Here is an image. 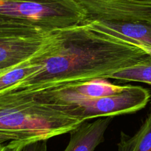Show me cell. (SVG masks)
Instances as JSON below:
<instances>
[{
	"label": "cell",
	"mask_w": 151,
	"mask_h": 151,
	"mask_svg": "<svg viewBox=\"0 0 151 151\" xmlns=\"http://www.w3.org/2000/svg\"><path fill=\"white\" fill-rule=\"evenodd\" d=\"M149 56L138 46L91 29L84 22L49 33L32 58L39 65L38 70L1 91L32 96L95 78H110Z\"/></svg>",
	"instance_id": "1"
},
{
	"label": "cell",
	"mask_w": 151,
	"mask_h": 151,
	"mask_svg": "<svg viewBox=\"0 0 151 151\" xmlns=\"http://www.w3.org/2000/svg\"><path fill=\"white\" fill-rule=\"evenodd\" d=\"M83 122L57 105L30 95L0 91V130L16 133L23 140H49L70 133Z\"/></svg>",
	"instance_id": "2"
},
{
	"label": "cell",
	"mask_w": 151,
	"mask_h": 151,
	"mask_svg": "<svg viewBox=\"0 0 151 151\" xmlns=\"http://www.w3.org/2000/svg\"><path fill=\"white\" fill-rule=\"evenodd\" d=\"M0 14L30 23L46 33L83 23L85 10L72 0L0 1Z\"/></svg>",
	"instance_id": "3"
},
{
	"label": "cell",
	"mask_w": 151,
	"mask_h": 151,
	"mask_svg": "<svg viewBox=\"0 0 151 151\" xmlns=\"http://www.w3.org/2000/svg\"><path fill=\"white\" fill-rule=\"evenodd\" d=\"M150 99V93L147 89L141 86L127 85L120 93L104 97H64L43 102L58 105L84 122L92 118L114 117L137 112L147 105Z\"/></svg>",
	"instance_id": "4"
},
{
	"label": "cell",
	"mask_w": 151,
	"mask_h": 151,
	"mask_svg": "<svg viewBox=\"0 0 151 151\" xmlns=\"http://www.w3.org/2000/svg\"><path fill=\"white\" fill-rule=\"evenodd\" d=\"M87 14V19L103 22H151V4L131 0H72Z\"/></svg>",
	"instance_id": "5"
},
{
	"label": "cell",
	"mask_w": 151,
	"mask_h": 151,
	"mask_svg": "<svg viewBox=\"0 0 151 151\" xmlns=\"http://www.w3.org/2000/svg\"><path fill=\"white\" fill-rule=\"evenodd\" d=\"M85 22L91 29L138 46L151 57V22H103L96 19H86Z\"/></svg>",
	"instance_id": "6"
},
{
	"label": "cell",
	"mask_w": 151,
	"mask_h": 151,
	"mask_svg": "<svg viewBox=\"0 0 151 151\" xmlns=\"http://www.w3.org/2000/svg\"><path fill=\"white\" fill-rule=\"evenodd\" d=\"M48 33L0 39V72L32 58L43 47Z\"/></svg>",
	"instance_id": "7"
},
{
	"label": "cell",
	"mask_w": 151,
	"mask_h": 151,
	"mask_svg": "<svg viewBox=\"0 0 151 151\" xmlns=\"http://www.w3.org/2000/svg\"><path fill=\"white\" fill-rule=\"evenodd\" d=\"M113 117L98 118L92 122H83L70 132V139L63 151H95L104 141L105 134Z\"/></svg>",
	"instance_id": "8"
},
{
	"label": "cell",
	"mask_w": 151,
	"mask_h": 151,
	"mask_svg": "<svg viewBox=\"0 0 151 151\" xmlns=\"http://www.w3.org/2000/svg\"><path fill=\"white\" fill-rule=\"evenodd\" d=\"M117 147L118 151H151V109L135 134L121 132Z\"/></svg>",
	"instance_id": "9"
},
{
	"label": "cell",
	"mask_w": 151,
	"mask_h": 151,
	"mask_svg": "<svg viewBox=\"0 0 151 151\" xmlns=\"http://www.w3.org/2000/svg\"><path fill=\"white\" fill-rule=\"evenodd\" d=\"M33 25L16 18L0 14V39L37 36L47 34Z\"/></svg>",
	"instance_id": "10"
},
{
	"label": "cell",
	"mask_w": 151,
	"mask_h": 151,
	"mask_svg": "<svg viewBox=\"0 0 151 151\" xmlns=\"http://www.w3.org/2000/svg\"><path fill=\"white\" fill-rule=\"evenodd\" d=\"M32 58L0 72V91L19 82L38 70L39 65Z\"/></svg>",
	"instance_id": "11"
},
{
	"label": "cell",
	"mask_w": 151,
	"mask_h": 151,
	"mask_svg": "<svg viewBox=\"0 0 151 151\" xmlns=\"http://www.w3.org/2000/svg\"><path fill=\"white\" fill-rule=\"evenodd\" d=\"M110 78L125 81H138L151 85V57L149 56L136 65L114 73Z\"/></svg>",
	"instance_id": "12"
},
{
	"label": "cell",
	"mask_w": 151,
	"mask_h": 151,
	"mask_svg": "<svg viewBox=\"0 0 151 151\" xmlns=\"http://www.w3.org/2000/svg\"><path fill=\"white\" fill-rule=\"evenodd\" d=\"M46 139L35 141H24L18 151H48Z\"/></svg>",
	"instance_id": "13"
},
{
	"label": "cell",
	"mask_w": 151,
	"mask_h": 151,
	"mask_svg": "<svg viewBox=\"0 0 151 151\" xmlns=\"http://www.w3.org/2000/svg\"><path fill=\"white\" fill-rule=\"evenodd\" d=\"M13 140H23L16 133L10 131L0 130V144L7 143Z\"/></svg>",
	"instance_id": "14"
},
{
	"label": "cell",
	"mask_w": 151,
	"mask_h": 151,
	"mask_svg": "<svg viewBox=\"0 0 151 151\" xmlns=\"http://www.w3.org/2000/svg\"><path fill=\"white\" fill-rule=\"evenodd\" d=\"M24 141L26 140H13L0 144V151H18Z\"/></svg>",
	"instance_id": "15"
},
{
	"label": "cell",
	"mask_w": 151,
	"mask_h": 151,
	"mask_svg": "<svg viewBox=\"0 0 151 151\" xmlns=\"http://www.w3.org/2000/svg\"><path fill=\"white\" fill-rule=\"evenodd\" d=\"M131 1H137L139 3H142V4H151V0H131Z\"/></svg>",
	"instance_id": "16"
},
{
	"label": "cell",
	"mask_w": 151,
	"mask_h": 151,
	"mask_svg": "<svg viewBox=\"0 0 151 151\" xmlns=\"http://www.w3.org/2000/svg\"><path fill=\"white\" fill-rule=\"evenodd\" d=\"M0 1H7V0H0Z\"/></svg>",
	"instance_id": "17"
}]
</instances>
